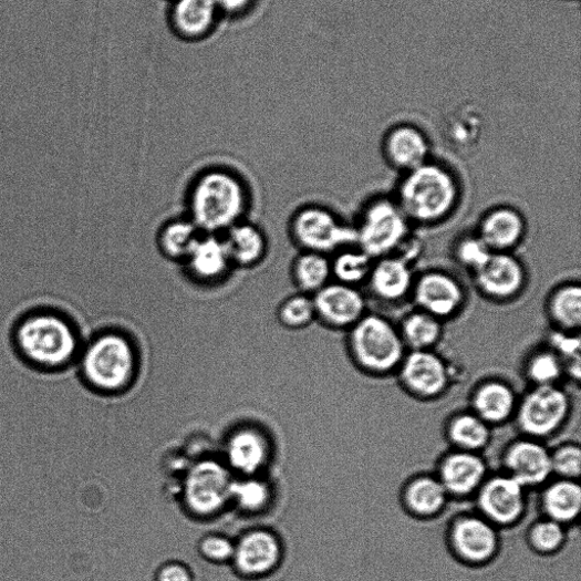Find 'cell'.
Returning <instances> with one entry per match:
<instances>
[{"instance_id": "6da1fadb", "label": "cell", "mask_w": 581, "mask_h": 581, "mask_svg": "<svg viewBox=\"0 0 581 581\" xmlns=\"http://www.w3.org/2000/svg\"><path fill=\"white\" fill-rule=\"evenodd\" d=\"M11 343L22 363L48 374L74 367L83 346L76 328L49 310L32 312L19 322Z\"/></svg>"}, {"instance_id": "7a4b0ae2", "label": "cell", "mask_w": 581, "mask_h": 581, "mask_svg": "<svg viewBox=\"0 0 581 581\" xmlns=\"http://www.w3.org/2000/svg\"><path fill=\"white\" fill-rule=\"evenodd\" d=\"M75 366L87 388L101 395L117 396L136 385L142 357L128 334L110 329L83 344Z\"/></svg>"}, {"instance_id": "3957f363", "label": "cell", "mask_w": 581, "mask_h": 581, "mask_svg": "<svg viewBox=\"0 0 581 581\" xmlns=\"http://www.w3.org/2000/svg\"><path fill=\"white\" fill-rule=\"evenodd\" d=\"M250 194L235 172L207 168L195 177L187 196L188 218L203 235H225L245 220Z\"/></svg>"}, {"instance_id": "277c9868", "label": "cell", "mask_w": 581, "mask_h": 581, "mask_svg": "<svg viewBox=\"0 0 581 581\" xmlns=\"http://www.w3.org/2000/svg\"><path fill=\"white\" fill-rule=\"evenodd\" d=\"M394 199L411 222L436 226L457 209L461 187L453 169L429 159L405 173Z\"/></svg>"}, {"instance_id": "5b68a950", "label": "cell", "mask_w": 581, "mask_h": 581, "mask_svg": "<svg viewBox=\"0 0 581 581\" xmlns=\"http://www.w3.org/2000/svg\"><path fill=\"white\" fill-rule=\"evenodd\" d=\"M346 344L354 365L373 376L395 374L408 352L398 328L369 312L347 330Z\"/></svg>"}, {"instance_id": "8992f818", "label": "cell", "mask_w": 581, "mask_h": 581, "mask_svg": "<svg viewBox=\"0 0 581 581\" xmlns=\"http://www.w3.org/2000/svg\"><path fill=\"white\" fill-rule=\"evenodd\" d=\"M234 479L235 475L218 456L199 458L184 474L178 500L193 519L212 520L231 506Z\"/></svg>"}, {"instance_id": "52a82bcc", "label": "cell", "mask_w": 581, "mask_h": 581, "mask_svg": "<svg viewBox=\"0 0 581 581\" xmlns=\"http://www.w3.org/2000/svg\"><path fill=\"white\" fill-rule=\"evenodd\" d=\"M411 225L395 199L376 198L365 206L354 227L356 247L375 260L391 256L412 235Z\"/></svg>"}, {"instance_id": "ba28073f", "label": "cell", "mask_w": 581, "mask_h": 581, "mask_svg": "<svg viewBox=\"0 0 581 581\" xmlns=\"http://www.w3.org/2000/svg\"><path fill=\"white\" fill-rule=\"evenodd\" d=\"M292 241L302 250L329 256L342 249L356 247L355 228L345 225L331 209L307 205L290 220Z\"/></svg>"}, {"instance_id": "9c48e42d", "label": "cell", "mask_w": 581, "mask_h": 581, "mask_svg": "<svg viewBox=\"0 0 581 581\" xmlns=\"http://www.w3.org/2000/svg\"><path fill=\"white\" fill-rule=\"evenodd\" d=\"M572 413V400L561 385L531 386L519 397L515 421L521 434L546 440L560 432Z\"/></svg>"}, {"instance_id": "30bf717a", "label": "cell", "mask_w": 581, "mask_h": 581, "mask_svg": "<svg viewBox=\"0 0 581 581\" xmlns=\"http://www.w3.org/2000/svg\"><path fill=\"white\" fill-rule=\"evenodd\" d=\"M276 453L272 433L257 424H243L222 439L219 458L236 477L261 476Z\"/></svg>"}, {"instance_id": "8fae6325", "label": "cell", "mask_w": 581, "mask_h": 581, "mask_svg": "<svg viewBox=\"0 0 581 581\" xmlns=\"http://www.w3.org/2000/svg\"><path fill=\"white\" fill-rule=\"evenodd\" d=\"M286 550L280 535L271 528L256 527L242 531L235 540L231 566L245 580H262L282 566Z\"/></svg>"}, {"instance_id": "7c38bea8", "label": "cell", "mask_w": 581, "mask_h": 581, "mask_svg": "<svg viewBox=\"0 0 581 581\" xmlns=\"http://www.w3.org/2000/svg\"><path fill=\"white\" fill-rule=\"evenodd\" d=\"M499 530L478 512L457 517L448 531V542L454 557L468 567L489 564L500 553Z\"/></svg>"}, {"instance_id": "4fadbf2b", "label": "cell", "mask_w": 581, "mask_h": 581, "mask_svg": "<svg viewBox=\"0 0 581 581\" xmlns=\"http://www.w3.org/2000/svg\"><path fill=\"white\" fill-rule=\"evenodd\" d=\"M411 395L421 400H436L455 381L453 365L435 350L408 351L395 373Z\"/></svg>"}, {"instance_id": "5bb4252c", "label": "cell", "mask_w": 581, "mask_h": 581, "mask_svg": "<svg viewBox=\"0 0 581 581\" xmlns=\"http://www.w3.org/2000/svg\"><path fill=\"white\" fill-rule=\"evenodd\" d=\"M475 498L478 513L499 529L518 525L527 513L528 489L506 473L488 475Z\"/></svg>"}, {"instance_id": "9a60e30c", "label": "cell", "mask_w": 581, "mask_h": 581, "mask_svg": "<svg viewBox=\"0 0 581 581\" xmlns=\"http://www.w3.org/2000/svg\"><path fill=\"white\" fill-rule=\"evenodd\" d=\"M411 297L418 310L443 323L456 318L466 303L463 283L455 276L438 270L415 278Z\"/></svg>"}, {"instance_id": "2e32d148", "label": "cell", "mask_w": 581, "mask_h": 581, "mask_svg": "<svg viewBox=\"0 0 581 581\" xmlns=\"http://www.w3.org/2000/svg\"><path fill=\"white\" fill-rule=\"evenodd\" d=\"M504 473L527 489L543 487L553 478L551 450L544 440L522 436L508 445L502 456Z\"/></svg>"}, {"instance_id": "e0dca14e", "label": "cell", "mask_w": 581, "mask_h": 581, "mask_svg": "<svg viewBox=\"0 0 581 581\" xmlns=\"http://www.w3.org/2000/svg\"><path fill=\"white\" fill-rule=\"evenodd\" d=\"M473 277L483 295L500 302L516 299L528 279L523 262L513 252L491 253Z\"/></svg>"}, {"instance_id": "ac0fdd59", "label": "cell", "mask_w": 581, "mask_h": 581, "mask_svg": "<svg viewBox=\"0 0 581 581\" xmlns=\"http://www.w3.org/2000/svg\"><path fill=\"white\" fill-rule=\"evenodd\" d=\"M317 320L332 330H350L367 314V300L360 288L331 281L312 295Z\"/></svg>"}, {"instance_id": "d6986e66", "label": "cell", "mask_w": 581, "mask_h": 581, "mask_svg": "<svg viewBox=\"0 0 581 581\" xmlns=\"http://www.w3.org/2000/svg\"><path fill=\"white\" fill-rule=\"evenodd\" d=\"M435 475L450 499H466L476 496L488 468L480 454L453 449L440 459Z\"/></svg>"}, {"instance_id": "ffe728a7", "label": "cell", "mask_w": 581, "mask_h": 581, "mask_svg": "<svg viewBox=\"0 0 581 581\" xmlns=\"http://www.w3.org/2000/svg\"><path fill=\"white\" fill-rule=\"evenodd\" d=\"M183 264L189 279L200 286L225 281L234 268L225 240L215 235H201Z\"/></svg>"}, {"instance_id": "44dd1931", "label": "cell", "mask_w": 581, "mask_h": 581, "mask_svg": "<svg viewBox=\"0 0 581 581\" xmlns=\"http://www.w3.org/2000/svg\"><path fill=\"white\" fill-rule=\"evenodd\" d=\"M430 142L417 125L398 123L392 126L383 141V153L388 164L407 173L429 160Z\"/></svg>"}, {"instance_id": "7402d4cb", "label": "cell", "mask_w": 581, "mask_h": 581, "mask_svg": "<svg viewBox=\"0 0 581 581\" xmlns=\"http://www.w3.org/2000/svg\"><path fill=\"white\" fill-rule=\"evenodd\" d=\"M526 234L527 222L523 215L509 206L488 210L480 219L476 231L491 252H513Z\"/></svg>"}, {"instance_id": "603a6c76", "label": "cell", "mask_w": 581, "mask_h": 581, "mask_svg": "<svg viewBox=\"0 0 581 581\" xmlns=\"http://www.w3.org/2000/svg\"><path fill=\"white\" fill-rule=\"evenodd\" d=\"M414 283L413 264L391 255L374 261L366 284L374 298L392 304L409 298Z\"/></svg>"}, {"instance_id": "cb8c5ba5", "label": "cell", "mask_w": 581, "mask_h": 581, "mask_svg": "<svg viewBox=\"0 0 581 581\" xmlns=\"http://www.w3.org/2000/svg\"><path fill=\"white\" fill-rule=\"evenodd\" d=\"M519 397L508 382L489 378L479 383L471 393L470 411L490 427L515 418Z\"/></svg>"}, {"instance_id": "d4e9b609", "label": "cell", "mask_w": 581, "mask_h": 581, "mask_svg": "<svg viewBox=\"0 0 581 581\" xmlns=\"http://www.w3.org/2000/svg\"><path fill=\"white\" fill-rule=\"evenodd\" d=\"M485 120L473 104H463L450 111L442 121L443 141L454 153L468 156L480 145Z\"/></svg>"}, {"instance_id": "484cf974", "label": "cell", "mask_w": 581, "mask_h": 581, "mask_svg": "<svg viewBox=\"0 0 581 581\" xmlns=\"http://www.w3.org/2000/svg\"><path fill=\"white\" fill-rule=\"evenodd\" d=\"M401 500L409 515L427 520L439 516L450 497L435 474H423L408 480L402 489Z\"/></svg>"}, {"instance_id": "4316f807", "label": "cell", "mask_w": 581, "mask_h": 581, "mask_svg": "<svg viewBox=\"0 0 581 581\" xmlns=\"http://www.w3.org/2000/svg\"><path fill=\"white\" fill-rule=\"evenodd\" d=\"M541 508L543 517L566 527L577 522L581 511L579 480L553 477L543 486Z\"/></svg>"}, {"instance_id": "83f0119b", "label": "cell", "mask_w": 581, "mask_h": 581, "mask_svg": "<svg viewBox=\"0 0 581 581\" xmlns=\"http://www.w3.org/2000/svg\"><path fill=\"white\" fill-rule=\"evenodd\" d=\"M234 267L253 268L267 255L268 240L264 232L253 222L242 220L221 235Z\"/></svg>"}, {"instance_id": "f1b7e54d", "label": "cell", "mask_w": 581, "mask_h": 581, "mask_svg": "<svg viewBox=\"0 0 581 581\" xmlns=\"http://www.w3.org/2000/svg\"><path fill=\"white\" fill-rule=\"evenodd\" d=\"M491 428L474 412H460L446 422L445 436L453 449L481 454L490 443Z\"/></svg>"}, {"instance_id": "f546056e", "label": "cell", "mask_w": 581, "mask_h": 581, "mask_svg": "<svg viewBox=\"0 0 581 581\" xmlns=\"http://www.w3.org/2000/svg\"><path fill=\"white\" fill-rule=\"evenodd\" d=\"M274 498L273 484L262 476L236 477L230 504L245 516H258L270 510Z\"/></svg>"}, {"instance_id": "4dcf8cb0", "label": "cell", "mask_w": 581, "mask_h": 581, "mask_svg": "<svg viewBox=\"0 0 581 581\" xmlns=\"http://www.w3.org/2000/svg\"><path fill=\"white\" fill-rule=\"evenodd\" d=\"M201 235L188 217L173 218L158 231L156 246L166 260L184 262Z\"/></svg>"}, {"instance_id": "1f68e13d", "label": "cell", "mask_w": 581, "mask_h": 581, "mask_svg": "<svg viewBox=\"0 0 581 581\" xmlns=\"http://www.w3.org/2000/svg\"><path fill=\"white\" fill-rule=\"evenodd\" d=\"M291 279L299 292L314 295L333 280L331 259L323 253L302 251L292 263Z\"/></svg>"}, {"instance_id": "d6a6232c", "label": "cell", "mask_w": 581, "mask_h": 581, "mask_svg": "<svg viewBox=\"0 0 581 581\" xmlns=\"http://www.w3.org/2000/svg\"><path fill=\"white\" fill-rule=\"evenodd\" d=\"M548 315L557 330L578 333L581 325V288L578 282L558 287L549 297Z\"/></svg>"}, {"instance_id": "836d02e7", "label": "cell", "mask_w": 581, "mask_h": 581, "mask_svg": "<svg viewBox=\"0 0 581 581\" xmlns=\"http://www.w3.org/2000/svg\"><path fill=\"white\" fill-rule=\"evenodd\" d=\"M216 11L215 0H177L173 10V22L184 35L198 38L210 30Z\"/></svg>"}, {"instance_id": "e575fe53", "label": "cell", "mask_w": 581, "mask_h": 581, "mask_svg": "<svg viewBox=\"0 0 581 581\" xmlns=\"http://www.w3.org/2000/svg\"><path fill=\"white\" fill-rule=\"evenodd\" d=\"M397 328L408 351L434 350L443 336V322L418 309Z\"/></svg>"}, {"instance_id": "d590c367", "label": "cell", "mask_w": 581, "mask_h": 581, "mask_svg": "<svg viewBox=\"0 0 581 581\" xmlns=\"http://www.w3.org/2000/svg\"><path fill=\"white\" fill-rule=\"evenodd\" d=\"M374 261L375 259L357 247L342 249L331 259L332 279L360 288L367 283Z\"/></svg>"}, {"instance_id": "8d00e7d4", "label": "cell", "mask_w": 581, "mask_h": 581, "mask_svg": "<svg viewBox=\"0 0 581 581\" xmlns=\"http://www.w3.org/2000/svg\"><path fill=\"white\" fill-rule=\"evenodd\" d=\"M523 372L531 386L561 385L567 376L561 357L549 346L533 350L527 356Z\"/></svg>"}, {"instance_id": "74e56055", "label": "cell", "mask_w": 581, "mask_h": 581, "mask_svg": "<svg viewBox=\"0 0 581 581\" xmlns=\"http://www.w3.org/2000/svg\"><path fill=\"white\" fill-rule=\"evenodd\" d=\"M277 321L282 329L301 331L317 320V310L312 295L298 292L282 300L277 309Z\"/></svg>"}, {"instance_id": "f35d334b", "label": "cell", "mask_w": 581, "mask_h": 581, "mask_svg": "<svg viewBox=\"0 0 581 581\" xmlns=\"http://www.w3.org/2000/svg\"><path fill=\"white\" fill-rule=\"evenodd\" d=\"M568 540V527L543 517L536 520L527 532L530 549L540 556H554L560 552Z\"/></svg>"}, {"instance_id": "ab89813d", "label": "cell", "mask_w": 581, "mask_h": 581, "mask_svg": "<svg viewBox=\"0 0 581 581\" xmlns=\"http://www.w3.org/2000/svg\"><path fill=\"white\" fill-rule=\"evenodd\" d=\"M562 360L567 376L580 378V335L579 333L553 330L548 336V345Z\"/></svg>"}, {"instance_id": "60d3db41", "label": "cell", "mask_w": 581, "mask_h": 581, "mask_svg": "<svg viewBox=\"0 0 581 581\" xmlns=\"http://www.w3.org/2000/svg\"><path fill=\"white\" fill-rule=\"evenodd\" d=\"M197 554L199 559L212 566L231 564L235 540L227 533L207 532L197 543Z\"/></svg>"}, {"instance_id": "b9f144b4", "label": "cell", "mask_w": 581, "mask_h": 581, "mask_svg": "<svg viewBox=\"0 0 581 581\" xmlns=\"http://www.w3.org/2000/svg\"><path fill=\"white\" fill-rule=\"evenodd\" d=\"M553 477L579 480L581 449L578 443L568 442L551 450Z\"/></svg>"}, {"instance_id": "7bdbcfd3", "label": "cell", "mask_w": 581, "mask_h": 581, "mask_svg": "<svg viewBox=\"0 0 581 581\" xmlns=\"http://www.w3.org/2000/svg\"><path fill=\"white\" fill-rule=\"evenodd\" d=\"M491 253L476 234L464 236L455 247V259L471 274L479 270Z\"/></svg>"}, {"instance_id": "ee69618b", "label": "cell", "mask_w": 581, "mask_h": 581, "mask_svg": "<svg viewBox=\"0 0 581 581\" xmlns=\"http://www.w3.org/2000/svg\"><path fill=\"white\" fill-rule=\"evenodd\" d=\"M195 579L191 566L181 560L163 562L153 574V581H195Z\"/></svg>"}, {"instance_id": "f6af8a7d", "label": "cell", "mask_w": 581, "mask_h": 581, "mask_svg": "<svg viewBox=\"0 0 581 581\" xmlns=\"http://www.w3.org/2000/svg\"><path fill=\"white\" fill-rule=\"evenodd\" d=\"M217 8L230 12V13H240L247 10L252 0H215Z\"/></svg>"}]
</instances>
